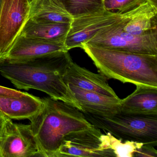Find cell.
Listing matches in <instances>:
<instances>
[{
	"label": "cell",
	"mask_w": 157,
	"mask_h": 157,
	"mask_svg": "<svg viewBox=\"0 0 157 157\" xmlns=\"http://www.w3.org/2000/svg\"><path fill=\"white\" fill-rule=\"evenodd\" d=\"M72 61L68 51L29 59L0 58V74L17 89L38 90L50 98L67 103L81 111L63 76Z\"/></svg>",
	"instance_id": "obj_1"
},
{
	"label": "cell",
	"mask_w": 157,
	"mask_h": 157,
	"mask_svg": "<svg viewBox=\"0 0 157 157\" xmlns=\"http://www.w3.org/2000/svg\"><path fill=\"white\" fill-rule=\"evenodd\" d=\"M43 101L42 109L28 119L42 157H56L67 135L94 125L83 113L71 105L50 97Z\"/></svg>",
	"instance_id": "obj_2"
},
{
	"label": "cell",
	"mask_w": 157,
	"mask_h": 157,
	"mask_svg": "<svg viewBox=\"0 0 157 157\" xmlns=\"http://www.w3.org/2000/svg\"><path fill=\"white\" fill-rule=\"evenodd\" d=\"M97 68L123 83L157 87V56L142 55L83 44L81 47Z\"/></svg>",
	"instance_id": "obj_3"
},
{
	"label": "cell",
	"mask_w": 157,
	"mask_h": 157,
	"mask_svg": "<svg viewBox=\"0 0 157 157\" xmlns=\"http://www.w3.org/2000/svg\"><path fill=\"white\" fill-rule=\"evenodd\" d=\"M155 5V2L149 0L123 21L97 33L86 44L125 52L157 56V31L140 36L134 35L123 31L132 18L147 11Z\"/></svg>",
	"instance_id": "obj_4"
},
{
	"label": "cell",
	"mask_w": 157,
	"mask_h": 157,
	"mask_svg": "<svg viewBox=\"0 0 157 157\" xmlns=\"http://www.w3.org/2000/svg\"><path fill=\"white\" fill-rule=\"evenodd\" d=\"M83 114L95 127L108 131L118 139L157 146V117L128 114L121 112L109 116L89 113Z\"/></svg>",
	"instance_id": "obj_5"
},
{
	"label": "cell",
	"mask_w": 157,
	"mask_h": 157,
	"mask_svg": "<svg viewBox=\"0 0 157 157\" xmlns=\"http://www.w3.org/2000/svg\"><path fill=\"white\" fill-rule=\"evenodd\" d=\"M144 3L125 13L110 11L104 9L94 13L73 18L64 43L66 49L69 51L75 48H81L83 44L87 43L97 33L123 21L140 9Z\"/></svg>",
	"instance_id": "obj_6"
},
{
	"label": "cell",
	"mask_w": 157,
	"mask_h": 157,
	"mask_svg": "<svg viewBox=\"0 0 157 157\" xmlns=\"http://www.w3.org/2000/svg\"><path fill=\"white\" fill-rule=\"evenodd\" d=\"M102 135L94 126L71 132L64 137L56 157H115L104 143Z\"/></svg>",
	"instance_id": "obj_7"
},
{
	"label": "cell",
	"mask_w": 157,
	"mask_h": 157,
	"mask_svg": "<svg viewBox=\"0 0 157 157\" xmlns=\"http://www.w3.org/2000/svg\"><path fill=\"white\" fill-rule=\"evenodd\" d=\"M28 0H2L0 9V56L8 53L29 18Z\"/></svg>",
	"instance_id": "obj_8"
},
{
	"label": "cell",
	"mask_w": 157,
	"mask_h": 157,
	"mask_svg": "<svg viewBox=\"0 0 157 157\" xmlns=\"http://www.w3.org/2000/svg\"><path fill=\"white\" fill-rule=\"evenodd\" d=\"M42 157L30 125L8 118L0 139V157Z\"/></svg>",
	"instance_id": "obj_9"
},
{
	"label": "cell",
	"mask_w": 157,
	"mask_h": 157,
	"mask_svg": "<svg viewBox=\"0 0 157 157\" xmlns=\"http://www.w3.org/2000/svg\"><path fill=\"white\" fill-rule=\"evenodd\" d=\"M81 108V112L103 116L113 115L121 111L122 100L86 90L67 84Z\"/></svg>",
	"instance_id": "obj_10"
},
{
	"label": "cell",
	"mask_w": 157,
	"mask_h": 157,
	"mask_svg": "<svg viewBox=\"0 0 157 157\" xmlns=\"http://www.w3.org/2000/svg\"><path fill=\"white\" fill-rule=\"evenodd\" d=\"M67 50L64 43H53L20 35L4 56L13 60L29 59Z\"/></svg>",
	"instance_id": "obj_11"
},
{
	"label": "cell",
	"mask_w": 157,
	"mask_h": 157,
	"mask_svg": "<svg viewBox=\"0 0 157 157\" xmlns=\"http://www.w3.org/2000/svg\"><path fill=\"white\" fill-rule=\"evenodd\" d=\"M63 79L66 84L70 83L86 90L118 97L103 75L91 72L80 67L72 60L63 75Z\"/></svg>",
	"instance_id": "obj_12"
},
{
	"label": "cell",
	"mask_w": 157,
	"mask_h": 157,
	"mask_svg": "<svg viewBox=\"0 0 157 157\" xmlns=\"http://www.w3.org/2000/svg\"><path fill=\"white\" fill-rule=\"evenodd\" d=\"M136 89L121 101L124 113L157 117V87L137 85Z\"/></svg>",
	"instance_id": "obj_13"
},
{
	"label": "cell",
	"mask_w": 157,
	"mask_h": 157,
	"mask_svg": "<svg viewBox=\"0 0 157 157\" xmlns=\"http://www.w3.org/2000/svg\"><path fill=\"white\" fill-rule=\"evenodd\" d=\"M43 99L27 93L21 97L0 95V112L10 119H29L43 107Z\"/></svg>",
	"instance_id": "obj_14"
},
{
	"label": "cell",
	"mask_w": 157,
	"mask_h": 157,
	"mask_svg": "<svg viewBox=\"0 0 157 157\" xmlns=\"http://www.w3.org/2000/svg\"><path fill=\"white\" fill-rule=\"evenodd\" d=\"M71 23L39 22L28 19L20 35L53 43H65Z\"/></svg>",
	"instance_id": "obj_15"
},
{
	"label": "cell",
	"mask_w": 157,
	"mask_h": 157,
	"mask_svg": "<svg viewBox=\"0 0 157 157\" xmlns=\"http://www.w3.org/2000/svg\"><path fill=\"white\" fill-rule=\"evenodd\" d=\"M28 19L39 22L71 23L73 20L59 0H33Z\"/></svg>",
	"instance_id": "obj_16"
},
{
	"label": "cell",
	"mask_w": 157,
	"mask_h": 157,
	"mask_svg": "<svg viewBox=\"0 0 157 157\" xmlns=\"http://www.w3.org/2000/svg\"><path fill=\"white\" fill-rule=\"evenodd\" d=\"M157 5H155L147 11L132 18L124 27L123 31L136 36L157 31Z\"/></svg>",
	"instance_id": "obj_17"
},
{
	"label": "cell",
	"mask_w": 157,
	"mask_h": 157,
	"mask_svg": "<svg viewBox=\"0 0 157 157\" xmlns=\"http://www.w3.org/2000/svg\"><path fill=\"white\" fill-rule=\"evenodd\" d=\"M73 18L94 13L104 9V0H59Z\"/></svg>",
	"instance_id": "obj_18"
},
{
	"label": "cell",
	"mask_w": 157,
	"mask_h": 157,
	"mask_svg": "<svg viewBox=\"0 0 157 157\" xmlns=\"http://www.w3.org/2000/svg\"><path fill=\"white\" fill-rule=\"evenodd\" d=\"M102 138L108 148L113 151L115 157H133L143 143L129 140H122L110 133L102 135Z\"/></svg>",
	"instance_id": "obj_19"
},
{
	"label": "cell",
	"mask_w": 157,
	"mask_h": 157,
	"mask_svg": "<svg viewBox=\"0 0 157 157\" xmlns=\"http://www.w3.org/2000/svg\"><path fill=\"white\" fill-rule=\"evenodd\" d=\"M149 0H104L103 8L110 11H117L121 13L127 12Z\"/></svg>",
	"instance_id": "obj_20"
},
{
	"label": "cell",
	"mask_w": 157,
	"mask_h": 157,
	"mask_svg": "<svg viewBox=\"0 0 157 157\" xmlns=\"http://www.w3.org/2000/svg\"><path fill=\"white\" fill-rule=\"evenodd\" d=\"M134 157H157V151L152 145L144 144L137 150Z\"/></svg>",
	"instance_id": "obj_21"
},
{
	"label": "cell",
	"mask_w": 157,
	"mask_h": 157,
	"mask_svg": "<svg viewBox=\"0 0 157 157\" xmlns=\"http://www.w3.org/2000/svg\"><path fill=\"white\" fill-rule=\"evenodd\" d=\"M27 92L0 86V95H6L13 97H21L26 94Z\"/></svg>",
	"instance_id": "obj_22"
},
{
	"label": "cell",
	"mask_w": 157,
	"mask_h": 157,
	"mask_svg": "<svg viewBox=\"0 0 157 157\" xmlns=\"http://www.w3.org/2000/svg\"><path fill=\"white\" fill-rule=\"evenodd\" d=\"M9 117L0 112V139L1 137L6 121Z\"/></svg>",
	"instance_id": "obj_23"
},
{
	"label": "cell",
	"mask_w": 157,
	"mask_h": 157,
	"mask_svg": "<svg viewBox=\"0 0 157 157\" xmlns=\"http://www.w3.org/2000/svg\"><path fill=\"white\" fill-rule=\"evenodd\" d=\"M2 0H0V9H1V6L2 3Z\"/></svg>",
	"instance_id": "obj_24"
},
{
	"label": "cell",
	"mask_w": 157,
	"mask_h": 157,
	"mask_svg": "<svg viewBox=\"0 0 157 157\" xmlns=\"http://www.w3.org/2000/svg\"><path fill=\"white\" fill-rule=\"evenodd\" d=\"M28 1H29V2H30V3H31V2H32V1H33V0H28Z\"/></svg>",
	"instance_id": "obj_25"
},
{
	"label": "cell",
	"mask_w": 157,
	"mask_h": 157,
	"mask_svg": "<svg viewBox=\"0 0 157 157\" xmlns=\"http://www.w3.org/2000/svg\"><path fill=\"white\" fill-rule=\"evenodd\" d=\"M0 58H1V56H0Z\"/></svg>",
	"instance_id": "obj_26"
}]
</instances>
